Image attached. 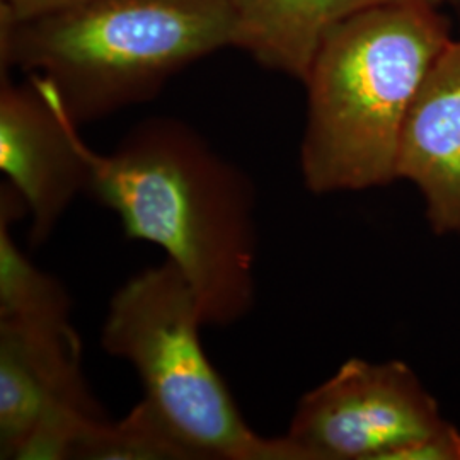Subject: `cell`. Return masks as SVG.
Instances as JSON below:
<instances>
[{"instance_id":"8992f818","label":"cell","mask_w":460,"mask_h":460,"mask_svg":"<svg viewBox=\"0 0 460 460\" xmlns=\"http://www.w3.org/2000/svg\"><path fill=\"white\" fill-rule=\"evenodd\" d=\"M79 127L47 84H17L0 68V171L30 215V243L43 244L68 207L87 193L89 165Z\"/></svg>"},{"instance_id":"5b68a950","label":"cell","mask_w":460,"mask_h":460,"mask_svg":"<svg viewBox=\"0 0 460 460\" xmlns=\"http://www.w3.org/2000/svg\"><path fill=\"white\" fill-rule=\"evenodd\" d=\"M445 423L406 363L351 358L300 399L287 435L311 460H389Z\"/></svg>"},{"instance_id":"7c38bea8","label":"cell","mask_w":460,"mask_h":460,"mask_svg":"<svg viewBox=\"0 0 460 460\" xmlns=\"http://www.w3.org/2000/svg\"><path fill=\"white\" fill-rule=\"evenodd\" d=\"M389 460H460V429L447 421L420 440L399 448Z\"/></svg>"},{"instance_id":"52a82bcc","label":"cell","mask_w":460,"mask_h":460,"mask_svg":"<svg viewBox=\"0 0 460 460\" xmlns=\"http://www.w3.org/2000/svg\"><path fill=\"white\" fill-rule=\"evenodd\" d=\"M106 418L81 368L75 331L0 321V457L16 459L34 435H66Z\"/></svg>"},{"instance_id":"30bf717a","label":"cell","mask_w":460,"mask_h":460,"mask_svg":"<svg viewBox=\"0 0 460 460\" xmlns=\"http://www.w3.org/2000/svg\"><path fill=\"white\" fill-rule=\"evenodd\" d=\"M28 208L7 182L0 188V321L24 328L72 332L70 296L19 249L13 224Z\"/></svg>"},{"instance_id":"3957f363","label":"cell","mask_w":460,"mask_h":460,"mask_svg":"<svg viewBox=\"0 0 460 460\" xmlns=\"http://www.w3.org/2000/svg\"><path fill=\"white\" fill-rule=\"evenodd\" d=\"M234 45L227 0H94L0 17V68L47 84L77 127L147 102L186 66Z\"/></svg>"},{"instance_id":"ba28073f","label":"cell","mask_w":460,"mask_h":460,"mask_svg":"<svg viewBox=\"0 0 460 460\" xmlns=\"http://www.w3.org/2000/svg\"><path fill=\"white\" fill-rule=\"evenodd\" d=\"M395 172L421 191L435 234H460V40L447 43L412 99Z\"/></svg>"},{"instance_id":"5bb4252c","label":"cell","mask_w":460,"mask_h":460,"mask_svg":"<svg viewBox=\"0 0 460 460\" xmlns=\"http://www.w3.org/2000/svg\"><path fill=\"white\" fill-rule=\"evenodd\" d=\"M452 2H454V4H456V5H457V9H459V11H460V0H452Z\"/></svg>"},{"instance_id":"7a4b0ae2","label":"cell","mask_w":460,"mask_h":460,"mask_svg":"<svg viewBox=\"0 0 460 460\" xmlns=\"http://www.w3.org/2000/svg\"><path fill=\"white\" fill-rule=\"evenodd\" d=\"M450 40L437 5L423 2L368 9L326 34L302 81L300 169L309 191H362L397 180L404 119Z\"/></svg>"},{"instance_id":"4fadbf2b","label":"cell","mask_w":460,"mask_h":460,"mask_svg":"<svg viewBox=\"0 0 460 460\" xmlns=\"http://www.w3.org/2000/svg\"><path fill=\"white\" fill-rule=\"evenodd\" d=\"M94 0H0V17L11 21H26L66 11Z\"/></svg>"},{"instance_id":"277c9868","label":"cell","mask_w":460,"mask_h":460,"mask_svg":"<svg viewBox=\"0 0 460 460\" xmlns=\"http://www.w3.org/2000/svg\"><path fill=\"white\" fill-rule=\"evenodd\" d=\"M203 326L191 285L165 260L116 290L101 348L132 365L144 399L198 460H311L288 435L264 438L247 425L203 349Z\"/></svg>"},{"instance_id":"8fae6325","label":"cell","mask_w":460,"mask_h":460,"mask_svg":"<svg viewBox=\"0 0 460 460\" xmlns=\"http://www.w3.org/2000/svg\"><path fill=\"white\" fill-rule=\"evenodd\" d=\"M70 459L198 460L144 397L123 420L102 418L85 428Z\"/></svg>"},{"instance_id":"9c48e42d","label":"cell","mask_w":460,"mask_h":460,"mask_svg":"<svg viewBox=\"0 0 460 460\" xmlns=\"http://www.w3.org/2000/svg\"><path fill=\"white\" fill-rule=\"evenodd\" d=\"M235 17V49L266 70L304 81L326 34L363 11L442 0H227Z\"/></svg>"},{"instance_id":"6da1fadb","label":"cell","mask_w":460,"mask_h":460,"mask_svg":"<svg viewBox=\"0 0 460 460\" xmlns=\"http://www.w3.org/2000/svg\"><path fill=\"white\" fill-rule=\"evenodd\" d=\"M87 193L132 241L161 247L188 279L205 326H232L256 304V191L246 172L176 118L135 125L113 152L85 144Z\"/></svg>"}]
</instances>
